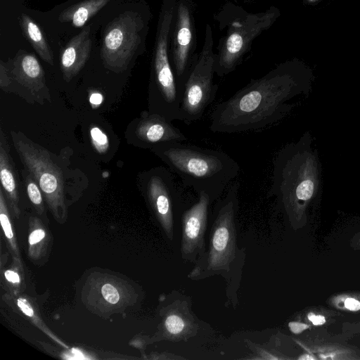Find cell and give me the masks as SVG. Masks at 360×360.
<instances>
[{"instance_id": "484cf974", "label": "cell", "mask_w": 360, "mask_h": 360, "mask_svg": "<svg viewBox=\"0 0 360 360\" xmlns=\"http://www.w3.org/2000/svg\"><path fill=\"white\" fill-rule=\"evenodd\" d=\"M11 78L10 77L8 67L3 60L0 61V87L4 91H8L11 85Z\"/></svg>"}, {"instance_id": "cb8c5ba5", "label": "cell", "mask_w": 360, "mask_h": 360, "mask_svg": "<svg viewBox=\"0 0 360 360\" xmlns=\"http://www.w3.org/2000/svg\"><path fill=\"white\" fill-rule=\"evenodd\" d=\"M91 141L94 149L101 154L106 153L109 148L107 135L98 127L94 126L90 129Z\"/></svg>"}, {"instance_id": "d6986e66", "label": "cell", "mask_w": 360, "mask_h": 360, "mask_svg": "<svg viewBox=\"0 0 360 360\" xmlns=\"http://www.w3.org/2000/svg\"><path fill=\"white\" fill-rule=\"evenodd\" d=\"M184 314L176 307L168 312L164 320V328L167 337L177 340L188 336V333L193 331V321Z\"/></svg>"}, {"instance_id": "8fae6325", "label": "cell", "mask_w": 360, "mask_h": 360, "mask_svg": "<svg viewBox=\"0 0 360 360\" xmlns=\"http://www.w3.org/2000/svg\"><path fill=\"white\" fill-rule=\"evenodd\" d=\"M144 188L152 212L172 240L174 214L183 207L182 191L175 176L165 168L153 169L145 176Z\"/></svg>"}, {"instance_id": "5b68a950", "label": "cell", "mask_w": 360, "mask_h": 360, "mask_svg": "<svg viewBox=\"0 0 360 360\" xmlns=\"http://www.w3.org/2000/svg\"><path fill=\"white\" fill-rule=\"evenodd\" d=\"M279 14L274 6L249 13L238 5L226 2L214 16L219 30L225 31L217 47L215 74L224 77L234 71L250 51L254 40L274 24Z\"/></svg>"}, {"instance_id": "4fadbf2b", "label": "cell", "mask_w": 360, "mask_h": 360, "mask_svg": "<svg viewBox=\"0 0 360 360\" xmlns=\"http://www.w3.org/2000/svg\"><path fill=\"white\" fill-rule=\"evenodd\" d=\"M8 70L11 81L24 88L34 101L41 103L44 99L51 101L44 70L34 54L20 50Z\"/></svg>"}, {"instance_id": "30bf717a", "label": "cell", "mask_w": 360, "mask_h": 360, "mask_svg": "<svg viewBox=\"0 0 360 360\" xmlns=\"http://www.w3.org/2000/svg\"><path fill=\"white\" fill-rule=\"evenodd\" d=\"M195 13L196 4L193 0H176L169 53L174 74L182 94L198 54Z\"/></svg>"}, {"instance_id": "6da1fadb", "label": "cell", "mask_w": 360, "mask_h": 360, "mask_svg": "<svg viewBox=\"0 0 360 360\" xmlns=\"http://www.w3.org/2000/svg\"><path fill=\"white\" fill-rule=\"evenodd\" d=\"M309 91L292 65L281 64L218 103L210 129L234 134L266 129L285 117Z\"/></svg>"}, {"instance_id": "d4e9b609", "label": "cell", "mask_w": 360, "mask_h": 360, "mask_svg": "<svg viewBox=\"0 0 360 360\" xmlns=\"http://www.w3.org/2000/svg\"><path fill=\"white\" fill-rule=\"evenodd\" d=\"M101 293L104 300L110 304H117L120 300L118 290L110 283H105L102 286Z\"/></svg>"}, {"instance_id": "5bb4252c", "label": "cell", "mask_w": 360, "mask_h": 360, "mask_svg": "<svg viewBox=\"0 0 360 360\" xmlns=\"http://www.w3.org/2000/svg\"><path fill=\"white\" fill-rule=\"evenodd\" d=\"M135 134L145 145L154 146L171 141H185L188 138L172 122L155 112H144L136 123Z\"/></svg>"}, {"instance_id": "9c48e42d", "label": "cell", "mask_w": 360, "mask_h": 360, "mask_svg": "<svg viewBox=\"0 0 360 360\" xmlns=\"http://www.w3.org/2000/svg\"><path fill=\"white\" fill-rule=\"evenodd\" d=\"M11 134L21 162L40 187L55 219L63 223L67 218V207L60 168L46 149L23 134L11 131Z\"/></svg>"}, {"instance_id": "e0dca14e", "label": "cell", "mask_w": 360, "mask_h": 360, "mask_svg": "<svg viewBox=\"0 0 360 360\" xmlns=\"http://www.w3.org/2000/svg\"><path fill=\"white\" fill-rule=\"evenodd\" d=\"M113 0H77L60 11L58 20L75 27H84L89 20Z\"/></svg>"}, {"instance_id": "4dcf8cb0", "label": "cell", "mask_w": 360, "mask_h": 360, "mask_svg": "<svg viewBox=\"0 0 360 360\" xmlns=\"http://www.w3.org/2000/svg\"><path fill=\"white\" fill-rule=\"evenodd\" d=\"M308 318L314 325H322L326 322L324 316L321 315H314L309 314L308 315Z\"/></svg>"}, {"instance_id": "f1b7e54d", "label": "cell", "mask_w": 360, "mask_h": 360, "mask_svg": "<svg viewBox=\"0 0 360 360\" xmlns=\"http://www.w3.org/2000/svg\"><path fill=\"white\" fill-rule=\"evenodd\" d=\"M290 330L294 333H300L308 328L307 324L301 323L299 322H290L288 324Z\"/></svg>"}, {"instance_id": "52a82bcc", "label": "cell", "mask_w": 360, "mask_h": 360, "mask_svg": "<svg viewBox=\"0 0 360 360\" xmlns=\"http://www.w3.org/2000/svg\"><path fill=\"white\" fill-rule=\"evenodd\" d=\"M238 207V184L233 182L225 195L217 200L208 250L197 259L189 277L205 278L231 270L237 254L236 218Z\"/></svg>"}, {"instance_id": "4316f807", "label": "cell", "mask_w": 360, "mask_h": 360, "mask_svg": "<svg viewBox=\"0 0 360 360\" xmlns=\"http://www.w3.org/2000/svg\"><path fill=\"white\" fill-rule=\"evenodd\" d=\"M4 278L7 283L15 289H19L21 286V278L18 270L8 269L4 271Z\"/></svg>"}, {"instance_id": "3957f363", "label": "cell", "mask_w": 360, "mask_h": 360, "mask_svg": "<svg viewBox=\"0 0 360 360\" xmlns=\"http://www.w3.org/2000/svg\"><path fill=\"white\" fill-rule=\"evenodd\" d=\"M152 16L146 0L120 1L101 31L100 54L105 68L122 72L144 53Z\"/></svg>"}, {"instance_id": "ba28073f", "label": "cell", "mask_w": 360, "mask_h": 360, "mask_svg": "<svg viewBox=\"0 0 360 360\" xmlns=\"http://www.w3.org/2000/svg\"><path fill=\"white\" fill-rule=\"evenodd\" d=\"M211 25L206 24L204 42L186 77L179 110V120L188 125L201 119L215 98L218 85L214 83L216 53Z\"/></svg>"}, {"instance_id": "ffe728a7", "label": "cell", "mask_w": 360, "mask_h": 360, "mask_svg": "<svg viewBox=\"0 0 360 360\" xmlns=\"http://www.w3.org/2000/svg\"><path fill=\"white\" fill-rule=\"evenodd\" d=\"M7 200L2 188H0V221L4 236L10 252H11L17 264L22 269L21 257L17 244V240L14 235L12 222L11 221L10 214L8 210Z\"/></svg>"}, {"instance_id": "2e32d148", "label": "cell", "mask_w": 360, "mask_h": 360, "mask_svg": "<svg viewBox=\"0 0 360 360\" xmlns=\"http://www.w3.org/2000/svg\"><path fill=\"white\" fill-rule=\"evenodd\" d=\"M0 179L1 188L7 202L15 217L20 216L19 193L17 173L12 158L10 147L1 129H0Z\"/></svg>"}, {"instance_id": "7402d4cb", "label": "cell", "mask_w": 360, "mask_h": 360, "mask_svg": "<svg viewBox=\"0 0 360 360\" xmlns=\"http://www.w3.org/2000/svg\"><path fill=\"white\" fill-rule=\"evenodd\" d=\"M15 302L16 305L18 307L20 310L24 314H25L34 323V325L39 327L41 330L46 333L49 336H50L52 339L58 342L60 345L63 346L65 348L68 347L62 341L56 338V336L53 334H52V333L50 332V330L46 327L44 323L42 322V320L41 319L39 315L37 314L34 308L28 301V300L22 297H18L15 299Z\"/></svg>"}, {"instance_id": "44dd1931", "label": "cell", "mask_w": 360, "mask_h": 360, "mask_svg": "<svg viewBox=\"0 0 360 360\" xmlns=\"http://www.w3.org/2000/svg\"><path fill=\"white\" fill-rule=\"evenodd\" d=\"M30 227L32 229L28 237L29 256L37 260L45 254L49 237L45 227L37 218L30 219Z\"/></svg>"}, {"instance_id": "8992f818", "label": "cell", "mask_w": 360, "mask_h": 360, "mask_svg": "<svg viewBox=\"0 0 360 360\" xmlns=\"http://www.w3.org/2000/svg\"><path fill=\"white\" fill-rule=\"evenodd\" d=\"M176 0H162L151 60L150 112L170 122L179 120L182 93L170 58V41Z\"/></svg>"}, {"instance_id": "7c38bea8", "label": "cell", "mask_w": 360, "mask_h": 360, "mask_svg": "<svg viewBox=\"0 0 360 360\" xmlns=\"http://www.w3.org/2000/svg\"><path fill=\"white\" fill-rule=\"evenodd\" d=\"M198 195V200L181 214V252L182 259L191 262H195L205 252L204 237L209 207L212 202L205 192Z\"/></svg>"}, {"instance_id": "ac0fdd59", "label": "cell", "mask_w": 360, "mask_h": 360, "mask_svg": "<svg viewBox=\"0 0 360 360\" xmlns=\"http://www.w3.org/2000/svg\"><path fill=\"white\" fill-rule=\"evenodd\" d=\"M21 30L34 50L40 58L53 65V54L40 27L27 14L22 13L19 17Z\"/></svg>"}, {"instance_id": "7a4b0ae2", "label": "cell", "mask_w": 360, "mask_h": 360, "mask_svg": "<svg viewBox=\"0 0 360 360\" xmlns=\"http://www.w3.org/2000/svg\"><path fill=\"white\" fill-rule=\"evenodd\" d=\"M171 141L154 146V152L176 174L186 187L203 191L217 200L238 175L240 166L226 153Z\"/></svg>"}, {"instance_id": "83f0119b", "label": "cell", "mask_w": 360, "mask_h": 360, "mask_svg": "<svg viewBox=\"0 0 360 360\" xmlns=\"http://www.w3.org/2000/svg\"><path fill=\"white\" fill-rule=\"evenodd\" d=\"M345 307L352 311H358L360 309V302L356 299L349 297L345 301Z\"/></svg>"}, {"instance_id": "1f68e13d", "label": "cell", "mask_w": 360, "mask_h": 360, "mask_svg": "<svg viewBox=\"0 0 360 360\" xmlns=\"http://www.w3.org/2000/svg\"><path fill=\"white\" fill-rule=\"evenodd\" d=\"M247 4H251L255 2L257 0H239Z\"/></svg>"}, {"instance_id": "9a60e30c", "label": "cell", "mask_w": 360, "mask_h": 360, "mask_svg": "<svg viewBox=\"0 0 360 360\" xmlns=\"http://www.w3.org/2000/svg\"><path fill=\"white\" fill-rule=\"evenodd\" d=\"M91 47V25H89L71 38L60 52V65L65 82H70L83 68Z\"/></svg>"}, {"instance_id": "277c9868", "label": "cell", "mask_w": 360, "mask_h": 360, "mask_svg": "<svg viewBox=\"0 0 360 360\" xmlns=\"http://www.w3.org/2000/svg\"><path fill=\"white\" fill-rule=\"evenodd\" d=\"M311 143L310 136L305 134L282 148L273 160L268 196L276 197L286 212L309 200L320 185L318 159Z\"/></svg>"}, {"instance_id": "f546056e", "label": "cell", "mask_w": 360, "mask_h": 360, "mask_svg": "<svg viewBox=\"0 0 360 360\" xmlns=\"http://www.w3.org/2000/svg\"><path fill=\"white\" fill-rule=\"evenodd\" d=\"M89 101L91 105L98 106L103 102V96L98 92L93 93L89 97Z\"/></svg>"}, {"instance_id": "603a6c76", "label": "cell", "mask_w": 360, "mask_h": 360, "mask_svg": "<svg viewBox=\"0 0 360 360\" xmlns=\"http://www.w3.org/2000/svg\"><path fill=\"white\" fill-rule=\"evenodd\" d=\"M24 180L26 186L27 193L30 200L34 207L39 214H42L45 210L43 200V193L37 181L28 172L25 170L23 172Z\"/></svg>"}]
</instances>
